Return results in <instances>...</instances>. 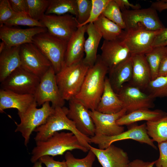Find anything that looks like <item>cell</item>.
<instances>
[{"label": "cell", "instance_id": "6da1fadb", "mask_svg": "<svg viewBox=\"0 0 167 167\" xmlns=\"http://www.w3.org/2000/svg\"><path fill=\"white\" fill-rule=\"evenodd\" d=\"M109 69L98 55L93 66L89 67L84 81L75 98L89 110H96L103 94Z\"/></svg>", "mask_w": 167, "mask_h": 167}, {"label": "cell", "instance_id": "7a4b0ae2", "mask_svg": "<svg viewBox=\"0 0 167 167\" xmlns=\"http://www.w3.org/2000/svg\"><path fill=\"white\" fill-rule=\"evenodd\" d=\"M36 143L31 153L30 161L33 164L44 156L62 155L75 149L85 152L89 150L81 144L77 137L71 132H56L47 140L36 142Z\"/></svg>", "mask_w": 167, "mask_h": 167}, {"label": "cell", "instance_id": "3957f363", "mask_svg": "<svg viewBox=\"0 0 167 167\" xmlns=\"http://www.w3.org/2000/svg\"><path fill=\"white\" fill-rule=\"evenodd\" d=\"M54 109L53 112L46 122L35 130L34 131L36 132L34 138L36 142L45 141L55 132L66 130L74 134L81 144L90 149V137L80 133L76 128L74 122L68 118L67 116L68 108L63 106Z\"/></svg>", "mask_w": 167, "mask_h": 167}, {"label": "cell", "instance_id": "277c9868", "mask_svg": "<svg viewBox=\"0 0 167 167\" xmlns=\"http://www.w3.org/2000/svg\"><path fill=\"white\" fill-rule=\"evenodd\" d=\"M90 67L83 59L72 65L65 66L56 74L58 86L65 101H69L78 94Z\"/></svg>", "mask_w": 167, "mask_h": 167}, {"label": "cell", "instance_id": "5b68a950", "mask_svg": "<svg viewBox=\"0 0 167 167\" xmlns=\"http://www.w3.org/2000/svg\"><path fill=\"white\" fill-rule=\"evenodd\" d=\"M32 41L50 62L56 74L65 66L68 42L53 36L47 31L36 35Z\"/></svg>", "mask_w": 167, "mask_h": 167}, {"label": "cell", "instance_id": "8992f818", "mask_svg": "<svg viewBox=\"0 0 167 167\" xmlns=\"http://www.w3.org/2000/svg\"><path fill=\"white\" fill-rule=\"evenodd\" d=\"M49 102H46L41 108H37V104L35 101L24 113L18 114L20 122L19 124L15 122L16 127L15 131L21 133L26 146L29 142L32 132L36 128L44 124L53 112L54 109Z\"/></svg>", "mask_w": 167, "mask_h": 167}, {"label": "cell", "instance_id": "52a82bcc", "mask_svg": "<svg viewBox=\"0 0 167 167\" xmlns=\"http://www.w3.org/2000/svg\"><path fill=\"white\" fill-rule=\"evenodd\" d=\"M121 11L126 27L124 30L142 28L156 31L165 28L157 11L151 7Z\"/></svg>", "mask_w": 167, "mask_h": 167}, {"label": "cell", "instance_id": "ba28073f", "mask_svg": "<svg viewBox=\"0 0 167 167\" xmlns=\"http://www.w3.org/2000/svg\"><path fill=\"white\" fill-rule=\"evenodd\" d=\"M131 125L127 130L116 135L112 136L95 135L90 137V143L97 145L99 149H105L114 142L131 139L141 143L147 144L153 148L157 149L154 143V141L148 134L146 123L139 125L134 123Z\"/></svg>", "mask_w": 167, "mask_h": 167}, {"label": "cell", "instance_id": "9c48e42d", "mask_svg": "<svg viewBox=\"0 0 167 167\" xmlns=\"http://www.w3.org/2000/svg\"><path fill=\"white\" fill-rule=\"evenodd\" d=\"M55 75L56 73L51 66L41 78L34 95L35 101L39 106L49 102H51V106L54 108L64 106L65 101L60 93Z\"/></svg>", "mask_w": 167, "mask_h": 167}, {"label": "cell", "instance_id": "30bf717a", "mask_svg": "<svg viewBox=\"0 0 167 167\" xmlns=\"http://www.w3.org/2000/svg\"><path fill=\"white\" fill-rule=\"evenodd\" d=\"M40 79L21 66L1 82L0 89L19 94L34 95Z\"/></svg>", "mask_w": 167, "mask_h": 167}, {"label": "cell", "instance_id": "8fae6325", "mask_svg": "<svg viewBox=\"0 0 167 167\" xmlns=\"http://www.w3.org/2000/svg\"><path fill=\"white\" fill-rule=\"evenodd\" d=\"M53 36L68 42L78 28L75 16L67 14L62 15H45L40 21Z\"/></svg>", "mask_w": 167, "mask_h": 167}, {"label": "cell", "instance_id": "7c38bea8", "mask_svg": "<svg viewBox=\"0 0 167 167\" xmlns=\"http://www.w3.org/2000/svg\"><path fill=\"white\" fill-rule=\"evenodd\" d=\"M21 66L41 78L52 66L49 60L33 43L20 46Z\"/></svg>", "mask_w": 167, "mask_h": 167}, {"label": "cell", "instance_id": "4fadbf2b", "mask_svg": "<svg viewBox=\"0 0 167 167\" xmlns=\"http://www.w3.org/2000/svg\"><path fill=\"white\" fill-rule=\"evenodd\" d=\"M162 29L152 31L137 28L124 30L120 39L126 45L131 54H145L152 49L155 37Z\"/></svg>", "mask_w": 167, "mask_h": 167}, {"label": "cell", "instance_id": "5bb4252c", "mask_svg": "<svg viewBox=\"0 0 167 167\" xmlns=\"http://www.w3.org/2000/svg\"><path fill=\"white\" fill-rule=\"evenodd\" d=\"M122 103L126 113L154 107V99L148 93L130 84H124L117 93Z\"/></svg>", "mask_w": 167, "mask_h": 167}, {"label": "cell", "instance_id": "9a60e30c", "mask_svg": "<svg viewBox=\"0 0 167 167\" xmlns=\"http://www.w3.org/2000/svg\"><path fill=\"white\" fill-rule=\"evenodd\" d=\"M47 31L45 27L22 29L4 25L0 27V39L5 43L6 47L19 46L33 43V38L36 35Z\"/></svg>", "mask_w": 167, "mask_h": 167}, {"label": "cell", "instance_id": "2e32d148", "mask_svg": "<svg viewBox=\"0 0 167 167\" xmlns=\"http://www.w3.org/2000/svg\"><path fill=\"white\" fill-rule=\"evenodd\" d=\"M68 101V118L74 122L76 128L82 134L89 137L94 136L95 126L89 110L75 98Z\"/></svg>", "mask_w": 167, "mask_h": 167}, {"label": "cell", "instance_id": "e0dca14e", "mask_svg": "<svg viewBox=\"0 0 167 167\" xmlns=\"http://www.w3.org/2000/svg\"><path fill=\"white\" fill-rule=\"evenodd\" d=\"M95 126V135L112 136L124 131V127L117 123V121L126 113L123 109L115 114L103 113L96 110L89 111Z\"/></svg>", "mask_w": 167, "mask_h": 167}, {"label": "cell", "instance_id": "ac0fdd59", "mask_svg": "<svg viewBox=\"0 0 167 167\" xmlns=\"http://www.w3.org/2000/svg\"><path fill=\"white\" fill-rule=\"evenodd\" d=\"M102 61L110 70L120 63L130 58V51L120 39L104 40L101 48Z\"/></svg>", "mask_w": 167, "mask_h": 167}, {"label": "cell", "instance_id": "d6986e66", "mask_svg": "<svg viewBox=\"0 0 167 167\" xmlns=\"http://www.w3.org/2000/svg\"><path fill=\"white\" fill-rule=\"evenodd\" d=\"M102 167H127L130 162L127 153L113 144L105 149L89 146Z\"/></svg>", "mask_w": 167, "mask_h": 167}, {"label": "cell", "instance_id": "ffe728a7", "mask_svg": "<svg viewBox=\"0 0 167 167\" xmlns=\"http://www.w3.org/2000/svg\"><path fill=\"white\" fill-rule=\"evenodd\" d=\"M35 101L33 94H21L9 90L0 89V112L5 109H17L18 114L26 112Z\"/></svg>", "mask_w": 167, "mask_h": 167}, {"label": "cell", "instance_id": "44dd1931", "mask_svg": "<svg viewBox=\"0 0 167 167\" xmlns=\"http://www.w3.org/2000/svg\"><path fill=\"white\" fill-rule=\"evenodd\" d=\"M87 24L78 27L68 42L65 55V66L78 63L84 58L85 34Z\"/></svg>", "mask_w": 167, "mask_h": 167}, {"label": "cell", "instance_id": "7402d4cb", "mask_svg": "<svg viewBox=\"0 0 167 167\" xmlns=\"http://www.w3.org/2000/svg\"><path fill=\"white\" fill-rule=\"evenodd\" d=\"M132 76L129 84L142 91L151 80V71L144 54H131Z\"/></svg>", "mask_w": 167, "mask_h": 167}, {"label": "cell", "instance_id": "603a6c76", "mask_svg": "<svg viewBox=\"0 0 167 167\" xmlns=\"http://www.w3.org/2000/svg\"><path fill=\"white\" fill-rule=\"evenodd\" d=\"M123 109L122 102L113 89L106 77L104 91L96 110L104 113L112 114Z\"/></svg>", "mask_w": 167, "mask_h": 167}, {"label": "cell", "instance_id": "cb8c5ba5", "mask_svg": "<svg viewBox=\"0 0 167 167\" xmlns=\"http://www.w3.org/2000/svg\"><path fill=\"white\" fill-rule=\"evenodd\" d=\"M131 56L109 70L108 78L110 84L117 93L123 85L129 83L132 76V65Z\"/></svg>", "mask_w": 167, "mask_h": 167}, {"label": "cell", "instance_id": "d4e9b609", "mask_svg": "<svg viewBox=\"0 0 167 167\" xmlns=\"http://www.w3.org/2000/svg\"><path fill=\"white\" fill-rule=\"evenodd\" d=\"M20 46L6 47L0 53V82L21 66Z\"/></svg>", "mask_w": 167, "mask_h": 167}, {"label": "cell", "instance_id": "484cf974", "mask_svg": "<svg viewBox=\"0 0 167 167\" xmlns=\"http://www.w3.org/2000/svg\"><path fill=\"white\" fill-rule=\"evenodd\" d=\"M86 32L88 37L84 43L85 56L83 61L91 67L94 65L97 59V49L102 36L93 23L87 24Z\"/></svg>", "mask_w": 167, "mask_h": 167}, {"label": "cell", "instance_id": "4316f807", "mask_svg": "<svg viewBox=\"0 0 167 167\" xmlns=\"http://www.w3.org/2000/svg\"><path fill=\"white\" fill-rule=\"evenodd\" d=\"M167 115L166 112L161 109H139L126 113L117 120V123L121 126L130 125L142 121H156Z\"/></svg>", "mask_w": 167, "mask_h": 167}, {"label": "cell", "instance_id": "83f0119b", "mask_svg": "<svg viewBox=\"0 0 167 167\" xmlns=\"http://www.w3.org/2000/svg\"><path fill=\"white\" fill-rule=\"evenodd\" d=\"M93 23L104 40L120 39L124 32L119 25L102 15Z\"/></svg>", "mask_w": 167, "mask_h": 167}, {"label": "cell", "instance_id": "f1b7e54d", "mask_svg": "<svg viewBox=\"0 0 167 167\" xmlns=\"http://www.w3.org/2000/svg\"><path fill=\"white\" fill-rule=\"evenodd\" d=\"M67 14L76 17L77 0H50L45 15H62Z\"/></svg>", "mask_w": 167, "mask_h": 167}, {"label": "cell", "instance_id": "f546056e", "mask_svg": "<svg viewBox=\"0 0 167 167\" xmlns=\"http://www.w3.org/2000/svg\"><path fill=\"white\" fill-rule=\"evenodd\" d=\"M146 124L148 134L154 141L158 143L167 140V115Z\"/></svg>", "mask_w": 167, "mask_h": 167}, {"label": "cell", "instance_id": "4dcf8cb0", "mask_svg": "<svg viewBox=\"0 0 167 167\" xmlns=\"http://www.w3.org/2000/svg\"><path fill=\"white\" fill-rule=\"evenodd\" d=\"M167 55V46L153 47L150 51L145 54L150 68L151 80L157 77L161 62Z\"/></svg>", "mask_w": 167, "mask_h": 167}, {"label": "cell", "instance_id": "1f68e13d", "mask_svg": "<svg viewBox=\"0 0 167 167\" xmlns=\"http://www.w3.org/2000/svg\"><path fill=\"white\" fill-rule=\"evenodd\" d=\"M148 94L154 99L167 97V76H158L149 83L146 89Z\"/></svg>", "mask_w": 167, "mask_h": 167}, {"label": "cell", "instance_id": "d6a6232c", "mask_svg": "<svg viewBox=\"0 0 167 167\" xmlns=\"http://www.w3.org/2000/svg\"><path fill=\"white\" fill-rule=\"evenodd\" d=\"M101 15L125 30L126 27L122 11L115 0H110Z\"/></svg>", "mask_w": 167, "mask_h": 167}, {"label": "cell", "instance_id": "836d02e7", "mask_svg": "<svg viewBox=\"0 0 167 167\" xmlns=\"http://www.w3.org/2000/svg\"><path fill=\"white\" fill-rule=\"evenodd\" d=\"M28 15L33 19L40 21L45 15L50 0H27Z\"/></svg>", "mask_w": 167, "mask_h": 167}, {"label": "cell", "instance_id": "e575fe53", "mask_svg": "<svg viewBox=\"0 0 167 167\" xmlns=\"http://www.w3.org/2000/svg\"><path fill=\"white\" fill-rule=\"evenodd\" d=\"M96 156L94 152L89 150L84 157L79 159L75 157L70 151L66 152L65 161L68 167H92Z\"/></svg>", "mask_w": 167, "mask_h": 167}, {"label": "cell", "instance_id": "d590c367", "mask_svg": "<svg viewBox=\"0 0 167 167\" xmlns=\"http://www.w3.org/2000/svg\"><path fill=\"white\" fill-rule=\"evenodd\" d=\"M4 25L11 27L21 25L28 26L31 28H45L40 21L33 19L28 14L24 13H16L12 17L6 22Z\"/></svg>", "mask_w": 167, "mask_h": 167}, {"label": "cell", "instance_id": "8d00e7d4", "mask_svg": "<svg viewBox=\"0 0 167 167\" xmlns=\"http://www.w3.org/2000/svg\"><path fill=\"white\" fill-rule=\"evenodd\" d=\"M77 15L76 17L80 26L89 19L92 10V0H77Z\"/></svg>", "mask_w": 167, "mask_h": 167}, {"label": "cell", "instance_id": "74e56055", "mask_svg": "<svg viewBox=\"0 0 167 167\" xmlns=\"http://www.w3.org/2000/svg\"><path fill=\"white\" fill-rule=\"evenodd\" d=\"M92 6L90 17L88 19L80 26L93 23L101 15L105 7L110 0H92Z\"/></svg>", "mask_w": 167, "mask_h": 167}, {"label": "cell", "instance_id": "f35d334b", "mask_svg": "<svg viewBox=\"0 0 167 167\" xmlns=\"http://www.w3.org/2000/svg\"><path fill=\"white\" fill-rule=\"evenodd\" d=\"M16 13L13 10L9 0H0V27Z\"/></svg>", "mask_w": 167, "mask_h": 167}, {"label": "cell", "instance_id": "ab89813d", "mask_svg": "<svg viewBox=\"0 0 167 167\" xmlns=\"http://www.w3.org/2000/svg\"><path fill=\"white\" fill-rule=\"evenodd\" d=\"M160 155L155 161L156 167H167V140L158 143Z\"/></svg>", "mask_w": 167, "mask_h": 167}, {"label": "cell", "instance_id": "60d3db41", "mask_svg": "<svg viewBox=\"0 0 167 167\" xmlns=\"http://www.w3.org/2000/svg\"><path fill=\"white\" fill-rule=\"evenodd\" d=\"M39 160L46 167H68L65 160L61 161H56L53 157L48 155L41 157Z\"/></svg>", "mask_w": 167, "mask_h": 167}, {"label": "cell", "instance_id": "b9f144b4", "mask_svg": "<svg viewBox=\"0 0 167 167\" xmlns=\"http://www.w3.org/2000/svg\"><path fill=\"white\" fill-rule=\"evenodd\" d=\"M9 1L13 10L15 12L24 13L28 14V7L27 0H9Z\"/></svg>", "mask_w": 167, "mask_h": 167}, {"label": "cell", "instance_id": "7bdbcfd3", "mask_svg": "<svg viewBox=\"0 0 167 167\" xmlns=\"http://www.w3.org/2000/svg\"><path fill=\"white\" fill-rule=\"evenodd\" d=\"M167 45V28H164L155 37L152 47H165Z\"/></svg>", "mask_w": 167, "mask_h": 167}, {"label": "cell", "instance_id": "ee69618b", "mask_svg": "<svg viewBox=\"0 0 167 167\" xmlns=\"http://www.w3.org/2000/svg\"><path fill=\"white\" fill-rule=\"evenodd\" d=\"M119 7L121 11L128 9L131 8L132 10H137L141 8V6L139 4H134L130 3L127 0H115Z\"/></svg>", "mask_w": 167, "mask_h": 167}, {"label": "cell", "instance_id": "f6af8a7d", "mask_svg": "<svg viewBox=\"0 0 167 167\" xmlns=\"http://www.w3.org/2000/svg\"><path fill=\"white\" fill-rule=\"evenodd\" d=\"M155 163V161L146 162L141 160L136 159L130 162L127 167H154Z\"/></svg>", "mask_w": 167, "mask_h": 167}, {"label": "cell", "instance_id": "bcb514c9", "mask_svg": "<svg viewBox=\"0 0 167 167\" xmlns=\"http://www.w3.org/2000/svg\"><path fill=\"white\" fill-rule=\"evenodd\" d=\"M151 7L160 12L167 10V0H158L153 2L151 4Z\"/></svg>", "mask_w": 167, "mask_h": 167}, {"label": "cell", "instance_id": "7dc6e473", "mask_svg": "<svg viewBox=\"0 0 167 167\" xmlns=\"http://www.w3.org/2000/svg\"><path fill=\"white\" fill-rule=\"evenodd\" d=\"M167 76V55L162 60L159 69L158 76Z\"/></svg>", "mask_w": 167, "mask_h": 167}, {"label": "cell", "instance_id": "c3c4849f", "mask_svg": "<svg viewBox=\"0 0 167 167\" xmlns=\"http://www.w3.org/2000/svg\"><path fill=\"white\" fill-rule=\"evenodd\" d=\"M6 48L5 43L2 41L0 44V53L2 52Z\"/></svg>", "mask_w": 167, "mask_h": 167}, {"label": "cell", "instance_id": "681fc988", "mask_svg": "<svg viewBox=\"0 0 167 167\" xmlns=\"http://www.w3.org/2000/svg\"><path fill=\"white\" fill-rule=\"evenodd\" d=\"M42 163L39 160L34 163L32 167H42Z\"/></svg>", "mask_w": 167, "mask_h": 167}]
</instances>
